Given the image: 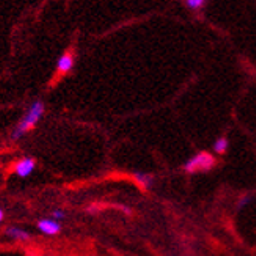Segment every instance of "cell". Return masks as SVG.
Returning <instances> with one entry per match:
<instances>
[{
	"mask_svg": "<svg viewBox=\"0 0 256 256\" xmlns=\"http://www.w3.org/2000/svg\"><path fill=\"white\" fill-rule=\"evenodd\" d=\"M44 114H46V106H44V102L40 101V99L33 101L30 107L27 108V112L24 114V116L20 118V121L16 124L13 132H11V140L19 142L22 137H26L30 130L36 128V124L42 120Z\"/></svg>",
	"mask_w": 256,
	"mask_h": 256,
	"instance_id": "cell-1",
	"label": "cell"
},
{
	"mask_svg": "<svg viewBox=\"0 0 256 256\" xmlns=\"http://www.w3.org/2000/svg\"><path fill=\"white\" fill-rule=\"evenodd\" d=\"M216 165H217L216 156H212L208 151H203V152H198L196 156H194L192 159H188L184 164V170L190 174L203 173V172H210L212 168H216Z\"/></svg>",
	"mask_w": 256,
	"mask_h": 256,
	"instance_id": "cell-2",
	"label": "cell"
},
{
	"mask_svg": "<svg viewBox=\"0 0 256 256\" xmlns=\"http://www.w3.org/2000/svg\"><path fill=\"white\" fill-rule=\"evenodd\" d=\"M38 230L44 236H57L62 232V225L54 218H42L38 222Z\"/></svg>",
	"mask_w": 256,
	"mask_h": 256,
	"instance_id": "cell-3",
	"label": "cell"
},
{
	"mask_svg": "<svg viewBox=\"0 0 256 256\" xmlns=\"http://www.w3.org/2000/svg\"><path fill=\"white\" fill-rule=\"evenodd\" d=\"M36 168V160L33 158H24L14 165V173L19 178H28Z\"/></svg>",
	"mask_w": 256,
	"mask_h": 256,
	"instance_id": "cell-4",
	"label": "cell"
},
{
	"mask_svg": "<svg viewBox=\"0 0 256 256\" xmlns=\"http://www.w3.org/2000/svg\"><path fill=\"white\" fill-rule=\"evenodd\" d=\"M5 236L14 242H28L32 239L30 232L24 228H19V226H8L5 230Z\"/></svg>",
	"mask_w": 256,
	"mask_h": 256,
	"instance_id": "cell-5",
	"label": "cell"
},
{
	"mask_svg": "<svg viewBox=\"0 0 256 256\" xmlns=\"http://www.w3.org/2000/svg\"><path fill=\"white\" fill-rule=\"evenodd\" d=\"M74 62H76L74 55L71 52L63 54L62 57L58 58V62H57V71H58V74H62V76L70 74L72 71V68H74Z\"/></svg>",
	"mask_w": 256,
	"mask_h": 256,
	"instance_id": "cell-6",
	"label": "cell"
},
{
	"mask_svg": "<svg viewBox=\"0 0 256 256\" xmlns=\"http://www.w3.org/2000/svg\"><path fill=\"white\" fill-rule=\"evenodd\" d=\"M134 181H136L143 190H150L154 184V176L148 173H134Z\"/></svg>",
	"mask_w": 256,
	"mask_h": 256,
	"instance_id": "cell-7",
	"label": "cell"
},
{
	"mask_svg": "<svg viewBox=\"0 0 256 256\" xmlns=\"http://www.w3.org/2000/svg\"><path fill=\"white\" fill-rule=\"evenodd\" d=\"M208 4V0H184V5L190 11H200L203 10L204 5Z\"/></svg>",
	"mask_w": 256,
	"mask_h": 256,
	"instance_id": "cell-8",
	"label": "cell"
},
{
	"mask_svg": "<svg viewBox=\"0 0 256 256\" xmlns=\"http://www.w3.org/2000/svg\"><path fill=\"white\" fill-rule=\"evenodd\" d=\"M228 146H230V143L225 137H222V138H217L216 143H214V151L217 154H225L228 151Z\"/></svg>",
	"mask_w": 256,
	"mask_h": 256,
	"instance_id": "cell-9",
	"label": "cell"
},
{
	"mask_svg": "<svg viewBox=\"0 0 256 256\" xmlns=\"http://www.w3.org/2000/svg\"><path fill=\"white\" fill-rule=\"evenodd\" d=\"M50 218L57 220V222H62V220L66 218V212H64L63 209H54L52 214H50Z\"/></svg>",
	"mask_w": 256,
	"mask_h": 256,
	"instance_id": "cell-10",
	"label": "cell"
},
{
	"mask_svg": "<svg viewBox=\"0 0 256 256\" xmlns=\"http://www.w3.org/2000/svg\"><path fill=\"white\" fill-rule=\"evenodd\" d=\"M252 200H253V196L252 195H247V196H244L242 200H240V202H239V208H244V206H247L250 202H252Z\"/></svg>",
	"mask_w": 256,
	"mask_h": 256,
	"instance_id": "cell-11",
	"label": "cell"
},
{
	"mask_svg": "<svg viewBox=\"0 0 256 256\" xmlns=\"http://www.w3.org/2000/svg\"><path fill=\"white\" fill-rule=\"evenodd\" d=\"M4 218H5V212H4V209L0 208V224L4 222Z\"/></svg>",
	"mask_w": 256,
	"mask_h": 256,
	"instance_id": "cell-12",
	"label": "cell"
}]
</instances>
